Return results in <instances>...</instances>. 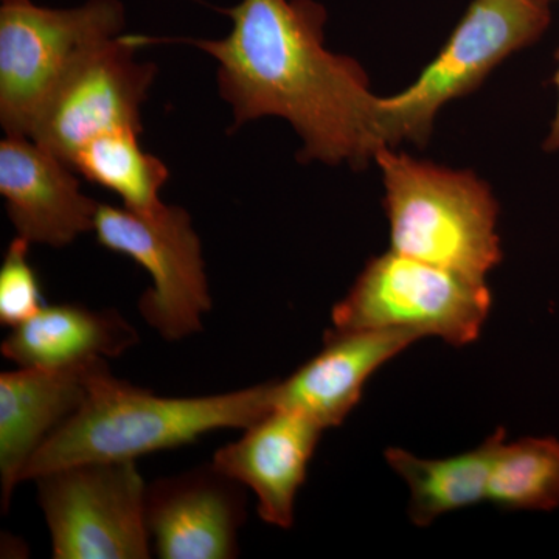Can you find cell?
<instances>
[{
	"label": "cell",
	"instance_id": "obj_17",
	"mask_svg": "<svg viewBox=\"0 0 559 559\" xmlns=\"http://www.w3.org/2000/svg\"><path fill=\"white\" fill-rule=\"evenodd\" d=\"M135 131H114L80 148L72 168L91 182L119 194L132 212H157L164 207L159 191L170 178L167 165L139 145Z\"/></svg>",
	"mask_w": 559,
	"mask_h": 559
},
{
	"label": "cell",
	"instance_id": "obj_13",
	"mask_svg": "<svg viewBox=\"0 0 559 559\" xmlns=\"http://www.w3.org/2000/svg\"><path fill=\"white\" fill-rule=\"evenodd\" d=\"M423 340L404 330L326 331L323 348L285 381H274V411L296 412L330 429L355 409L382 364Z\"/></svg>",
	"mask_w": 559,
	"mask_h": 559
},
{
	"label": "cell",
	"instance_id": "obj_20",
	"mask_svg": "<svg viewBox=\"0 0 559 559\" xmlns=\"http://www.w3.org/2000/svg\"><path fill=\"white\" fill-rule=\"evenodd\" d=\"M557 72H555L554 83L557 86V109H555L554 119H551L549 132L544 139L543 150L546 153H557L559 151V51L557 55Z\"/></svg>",
	"mask_w": 559,
	"mask_h": 559
},
{
	"label": "cell",
	"instance_id": "obj_15",
	"mask_svg": "<svg viewBox=\"0 0 559 559\" xmlns=\"http://www.w3.org/2000/svg\"><path fill=\"white\" fill-rule=\"evenodd\" d=\"M138 342V331L120 312L62 304L43 307L14 326L0 349L3 358L20 367H60L119 358Z\"/></svg>",
	"mask_w": 559,
	"mask_h": 559
},
{
	"label": "cell",
	"instance_id": "obj_8",
	"mask_svg": "<svg viewBox=\"0 0 559 559\" xmlns=\"http://www.w3.org/2000/svg\"><path fill=\"white\" fill-rule=\"evenodd\" d=\"M94 231L103 248L130 257L150 272L153 288L140 297L139 311L151 329L170 342L202 330L212 299L201 240L186 210L164 205L143 215L100 204Z\"/></svg>",
	"mask_w": 559,
	"mask_h": 559
},
{
	"label": "cell",
	"instance_id": "obj_1",
	"mask_svg": "<svg viewBox=\"0 0 559 559\" xmlns=\"http://www.w3.org/2000/svg\"><path fill=\"white\" fill-rule=\"evenodd\" d=\"M223 39L191 40L218 61L221 97L237 130L249 120H288L304 164L366 168L382 148L380 100L355 58L325 49V7L314 0H241L223 10Z\"/></svg>",
	"mask_w": 559,
	"mask_h": 559
},
{
	"label": "cell",
	"instance_id": "obj_2",
	"mask_svg": "<svg viewBox=\"0 0 559 559\" xmlns=\"http://www.w3.org/2000/svg\"><path fill=\"white\" fill-rule=\"evenodd\" d=\"M272 382L219 395L167 399L117 380L95 378L75 414L32 455L22 481L86 462L135 460L171 450L219 429H246L274 411Z\"/></svg>",
	"mask_w": 559,
	"mask_h": 559
},
{
	"label": "cell",
	"instance_id": "obj_7",
	"mask_svg": "<svg viewBox=\"0 0 559 559\" xmlns=\"http://www.w3.org/2000/svg\"><path fill=\"white\" fill-rule=\"evenodd\" d=\"M135 460L86 462L38 479L55 559H146V484Z\"/></svg>",
	"mask_w": 559,
	"mask_h": 559
},
{
	"label": "cell",
	"instance_id": "obj_6",
	"mask_svg": "<svg viewBox=\"0 0 559 559\" xmlns=\"http://www.w3.org/2000/svg\"><path fill=\"white\" fill-rule=\"evenodd\" d=\"M491 304L485 282L390 249L367 263L331 318L341 331L404 330L460 347L479 337Z\"/></svg>",
	"mask_w": 559,
	"mask_h": 559
},
{
	"label": "cell",
	"instance_id": "obj_4",
	"mask_svg": "<svg viewBox=\"0 0 559 559\" xmlns=\"http://www.w3.org/2000/svg\"><path fill=\"white\" fill-rule=\"evenodd\" d=\"M547 0H473L439 55L400 94L381 97L382 145L425 146L443 106L479 90L500 62L547 32Z\"/></svg>",
	"mask_w": 559,
	"mask_h": 559
},
{
	"label": "cell",
	"instance_id": "obj_21",
	"mask_svg": "<svg viewBox=\"0 0 559 559\" xmlns=\"http://www.w3.org/2000/svg\"><path fill=\"white\" fill-rule=\"evenodd\" d=\"M2 2H21V0H2Z\"/></svg>",
	"mask_w": 559,
	"mask_h": 559
},
{
	"label": "cell",
	"instance_id": "obj_10",
	"mask_svg": "<svg viewBox=\"0 0 559 559\" xmlns=\"http://www.w3.org/2000/svg\"><path fill=\"white\" fill-rule=\"evenodd\" d=\"M246 487L215 465L146 485L151 546L162 559H231L246 520Z\"/></svg>",
	"mask_w": 559,
	"mask_h": 559
},
{
	"label": "cell",
	"instance_id": "obj_12",
	"mask_svg": "<svg viewBox=\"0 0 559 559\" xmlns=\"http://www.w3.org/2000/svg\"><path fill=\"white\" fill-rule=\"evenodd\" d=\"M108 359L60 367H20L0 374V484L9 511L22 473L51 433L83 406Z\"/></svg>",
	"mask_w": 559,
	"mask_h": 559
},
{
	"label": "cell",
	"instance_id": "obj_16",
	"mask_svg": "<svg viewBox=\"0 0 559 559\" xmlns=\"http://www.w3.org/2000/svg\"><path fill=\"white\" fill-rule=\"evenodd\" d=\"M506 430L499 429L476 450L454 457L426 460L409 451H385L390 468L411 489L409 516L417 527H428L437 518L487 500L489 473Z\"/></svg>",
	"mask_w": 559,
	"mask_h": 559
},
{
	"label": "cell",
	"instance_id": "obj_18",
	"mask_svg": "<svg viewBox=\"0 0 559 559\" xmlns=\"http://www.w3.org/2000/svg\"><path fill=\"white\" fill-rule=\"evenodd\" d=\"M487 500L506 510H557L559 440L503 441L489 473Z\"/></svg>",
	"mask_w": 559,
	"mask_h": 559
},
{
	"label": "cell",
	"instance_id": "obj_22",
	"mask_svg": "<svg viewBox=\"0 0 559 559\" xmlns=\"http://www.w3.org/2000/svg\"><path fill=\"white\" fill-rule=\"evenodd\" d=\"M547 2H551V0H547Z\"/></svg>",
	"mask_w": 559,
	"mask_h": 559
},
{
	"label": "cell",
	"instance_id": "obj_19",
	"mask_svg": "<svg viewBox=\"0 0 559 559\" xmlns=\"http://www.w3.org/2000/svg\"><path fill=\"white\" fill-rule=\"evenodd\" d=\"M31 245L24 238H14L0 267V323L11 329L27 322L44 307L38 277L27 259Z\"/></svg>",
	"mask_w": 559,
	"mask_h": 559
},
{
	"label": "cell",
	"instance_id": "obj_11",
	"mask_svg": "<svg viewBox=\"0 0 559 559\" xmlns=\"http://www.w3.org/2000/svg\"><path fill=\"white\" fill-rule=\"evenodd\" d=\"M72 167L25 135L0 143V193L17 237L62 248L94 230L97 201L80 189Z\"/></svg>",
	"mask_w": 559,
	"mask_h": 559
},
{
	"label": "cell",
	"instance_id": "obj_3",
	"mask_svg": "<svg viewBox=\"0 0 559 559\" xmlns=\"http://www.w3.org/2000/svg\"><path fill=\"white\" fill-rule=\"evenodd\" d=\"M392 250L477 282L502 260L491 187L471 170L415 159L392 146L374 156Z\"/></svg>",
	"mask_w": 559,
	"mask_h": 559
},
{
	"label": "cell",
	"instance_id": "obj_5",
	"mask_svg": "<svg viewBox=\"0 0 559 559\" xmlns=\"http://www.w3.org/2000/svg\"><path fill=\"white\" fill-rule=\"evenodd\" d=\"M120 0H90L70 10L31 0L0 9V121L7 135L28 138L66 76L91 51L120 36Z\"/></svg>",
	"mask_w": 559,
	"mask_h": 559
},
{
	"label": "cell",
	"instance_id": "obj_9",
	"mask_svg": "<svg viewBox=\"0 0 559 559\" xmlns=\"http://www.w3.org/2000/svg\"><path fill=\"white\" fill-rule=\"evenodd\" d=\"M145 43L120 35L91 51L51 95L28 138L70 165L91 140L114 131L142 132L140 108L157 72L134 58Z\"/></svg>",
	"mask_w": 559,
	"mask_h": 559
},
{
	"label": "cell",
	"instance_id": "obj_14",
	"mask_svg": "<svg viewBox=\"0 0 559 559\" xmlns=\"http://www.w3.org/2000/svg\"><path fill=\"white\" fill-rule=\"evenodd\" d=\"M323 428L288 411H272L248 426L241 439L213 455V465L259 499V514L278 528L294 525L297 492Z\"/></svg>",
	"mask_w": 559,
	"mask_h": 559
}]
</instances>
